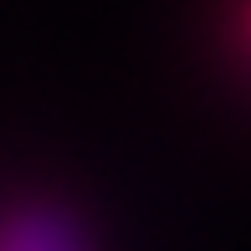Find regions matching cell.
<instances>
[{
  "label": "cell",
  "mask_w": 251,
  "mask_h": 251,
  "mask_svg": "<svg viewBox=\"0 0 251 251\" xmlns=\"http://www.w3.org/2000/svg\"><path fill=\"white\" fill-rule=\"evenodd\" d=\"M0 251H77L51 215H21L0 231Z\"/></svg>",
  "instance_id": "6da1fadb"
}]
</instances>
